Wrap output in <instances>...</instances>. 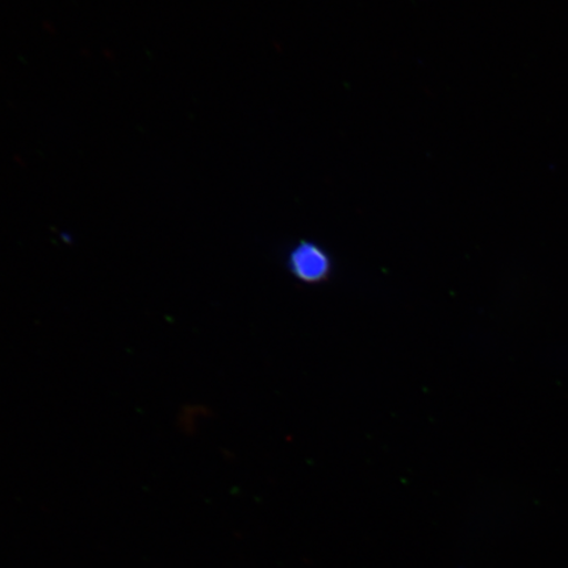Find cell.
Here are the masks:
<instances>
[{
	"label": "cell",
	"mask_w": 568,
	"mask_h": 568,
	"mask_svg": "<svg viewBox=\"0 0 568 568\" xmlns=\"http://www.w3.org/2000/svg\"><path fill=\"white\" fill-rule=\"evenodd\" d=\"M287 265L297 281L307 284L328 281L333 267L331 255L311 241H302L291 248Z\"/></svg>",
	"instance_id": "obj_1"
}]
</instances>
